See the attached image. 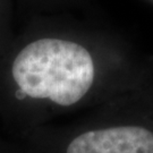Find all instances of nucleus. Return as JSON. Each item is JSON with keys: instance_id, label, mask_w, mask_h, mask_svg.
I'll return each instance as SVG.
<instances>
[{"instance_id": "nucleus-1", "label": "nucleus", "mask_w": 153, "mask_h": 153, "mask_svg": "<svg viewBox=\"0 0 153 153\" xmlns=\"http://www.w3.org/2000/svg\"><path fill=\"white\" fill-rule=\"evenodd\" d=\"M95 66L88 49L68 39L38 35L0 57V119L36 128L47 112L73 108L92 90Z\"/></svg>"}, {"instance_id": "nucleus-2", "label": "nucleus", "mask_w": 153, "mask_h": 153, "mask_svg": "<svg viewBox=\"0 0 153 153\" xmlns=\"http://www.w3.org/2000/svg\"><path fill=\"white\" fill-rule=\"evenodd\" d=\"M22 153H153V129L119 124L55 134L35 128L24 135Z\"/></svg>"}, {"instance_id": "nucleus-3", "label": "nucleus", "mask_w": 153, "mask_h": 153, "mask_svg": "<svg viewBox=\"0 0 153 153\" xmlns=\"http://www.w3.org/2000/svg\"><path fill=\"white\" fill-rule=\"evenodd\" d=\"M8 17L7 0H0V57L10 44L8 34Z\"/></svg>"}, {"instance_id": "nucleus-4", "label": "nucleus", "mask_w": 153, "mask_h": 153, "mask_svg": "<svg viewBox=\"0 0 153 153\" xmlns=\"http://www.w3.org/2000/svg\"><path fill=\"white\" fill-rule=\"evenodd\" d=\"M0 153H22L18 150H15L14 146L6 142L2 137L0 136Z\"/></svg>"}]
</instances>
